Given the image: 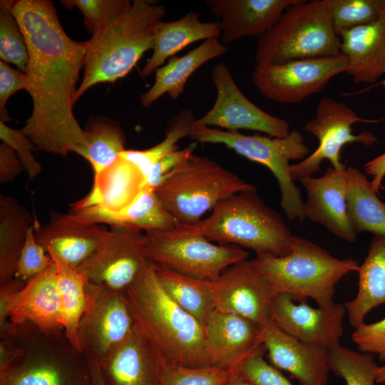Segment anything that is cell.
Instances as JSON below:
<instances>
[{"instance_id": "48", "label": "cell", "mask_w": 385, "mask_h": 385, "mask_svg": "<svg viewBox=\"0 0 385 385\" xmlns=\"http://www.w3.org/2000/svg\"><path fill=\"white\" fill-rule=\"evenodd\" d=\"M224 385H255L241 376L237 371H231V374Z\"/></svg>"}, {"instance_id": "13", "label": "cell", "mask_w": 385, "mask_h": 385, "mask_svg": "<svg viewBox=\"0 0 385 385\" xmlns=\"http://www.w3.org/2000/svg\"><path fill=\"white\" fill-rule=\"evenodd\" d=\"M347 58L333 56L293 60L279 64L255 65L252 79L264 97L292 104L322 91L335 76L347 72Z\"/></svg>"}, {"instance_id": "23", "label": "cell", "mask_w": 385, "mask_h": 385, "mask_svg": "<svg viewBox=\"0 0 385 385\" xmlns=\"http://www.w3.org/2000/svg\"><path fill=\"white\" fill-rule=\"evenodd\" d=\"M346 167H329L323 175L299 180L307 192L305 217L325 227L336 237L355 242L356 234L349 219L346 207Z\"/></svg>"}, {"instance_id": "33", "label": "cell", "mask_w": 385, "mask_h": 385, "mask_svg": "<svg viewBox=\"0 0 385 385\" xmlns=\"http://www.w3.org/2000/svg\"><path fill=\"white\" fill-rule=\"evenodd\" d=\"M46 251L56 266L62 326L69 342L80 350L77 328L86 305V276L67 265L53 251Z\"/></svg>"}, {"instance_id": "44", "label": "cell", "mask_w": 385, "mask_h": 385, "mask_svg": "<svg viewBox=\"0 0 385 385\" xmlns=\"http://www.w3.org/2000/svg\"><path fill=\"white\" fill-rule=\"evenodd\" d=\"M196 145L197 143L194 141L188 146L179 148L158 160L152 166L146 177L143 190H155L170 173L194 153Z\"/></svg>"}, {"instance_id": "8", "label": "cell", "mask_w": 385, "mask_h": 385, "mask_svg": "<svg viewBox=\"0 0 385 385\" xmlns=\"http://www.w3.org/2000/svg\"><path fill=\"white\" fill-rule=\"evenodd\" d=\"M207 156L192 154L155 190L165 208L183 225H193L224 198L255 190Z\"/></svg>"}, {"instance_id": "26", "label": "cell", "mask_w": 385, "mask_h": 385, "mask_svg": "<svg viewBox=\"0 0 385 385\" xmlns=\"http://www.w3.org/2000/svg\"><path fill=\"white\" fill-rule=\"evenodd\" d=\"M69 212L93 223L145 232L172 230L182 225L150 189L143 190L131 204L118 212L70 207Z\"/></svg>"}, {"instance_id": "17", "label": "cell", "mask_w": 385, "mask_h": 385, "mask_svg": "<svg viewBox=\"0 0 385 385\" xmlns=\"http://www.w3.org/2000/svg\"><path fill=\"white\" fill-rule=\"evenodd\" d=\"M214 309L245 317L260 328L272 321V304L277 294L270 284L252 266L240 261L210 281Z\"/></svg>"}, {"instance_id": "18", "label": "cell", "mask_w": 385, "mask_h": 385, "mask_svg": "<svg viewBox=\"0 0 385 385\" xmlns=\"http://www.w3.org/2000/svg\"><path fill=\"white\" fill-rule=\"evenodd\" d=\"M297 302L287 294H277L273 299L272 321L282 331L298 340L329 349L339 344L343 336L344 305L329 308Z\"/></svg>"}, {"instance_id": "2", "label": "cell", "mask_w": 385, "mask_h": 385, "mask_svg": "<svg viewBox=\"0 0 385 385\" xmlns=\"http://www.w3.org/2000/svg\"><path fill=\"white\" fill-rule=\"evenodd\" d=\"M89 361L63 328L12 324L1 334L0 385H91Z\"/></svg>"}, {"instance_id": "19", "label": "cell", "mask_w": 385, "mask_h": 385, "mask_svg": "<svg viewBox=\"0 0 385 385\" xmlns=\"http://www.w3.org/2000/svg\"><path fill=\"white\" fill-rule=\"evenodd\" d=\"M166 359L135 322L127 339L98 369L106 385H160Z\"/></svg>"}, {"instance_id": "42", "label": "cell", "mask_w": 385, "mask_h": 385, "mask_svg": "<svg viewBox=\"0 0 385 385\" xmlns=\"http://www.w3.org/2000/svg\"><path fill=\"white\" fill-rule=\"evenodd\" d=\"M0 138L16 152L30 179L41 173V166L33 155L35 145L22 129H14L0 121Z\"/></svg>"}, {"instance_id": "5", "label": "cell", "mask_w": 385, "mask_h": 385, "mask_svg": "<svg viewBox=\"0 0 385 385\" xmlns=\"http://www.w3.org/2000/svg\"><path fill=\"white\" fill-rule=\"evenodd\" d=\"M182 228L220 245H232L256 255L284 256L294 236L281 215L267 205L257 190L231 195L220 200L210 216Z\"/></svg>"}, {"instance_id": "22", "label": "cell", "mask_w": 385, "mask_h": 385, "mask_svg": "<svg viewBox=\"0 0 385 385\" xmlns=\"http://www.w3.org/2000/svg\"><path fill=\"white\" fill-rule=\"evenodd\" d=\"M260 327L234 314L213 309L203 324L204 342L210 366L235 370L262 346Z\"/></svg>"}, {"instance_id": "21", "label": "cell", "mask_w": 385, "mask_h": 385, "mask_svg": "<svg viewBox=\"0 0 385 385\" xmlns=\"http://www.w3.org/2000/svg\"><path fill=\"white\" fill-rule=\"evenodd\" d=\"M259 339L274 366L300 385H327L331 371L327 349L302 342L272 322L260 328Z\"/></svg>"}, {"instance_id": "32", "label": "cell", "mask_w": 385, "mask_h": 385, "mask_svg": "<svg viewBox=\"0 0 385 385\" xmlns=\"http://www.w3.org/2000/svg\"><path fill=\"white\" fill-rule=\"evenodd\" d=\"M157 278L166 293L202 326L214 309L210 281L200 279L155 265Z\"/></svg>"}, {"instance_id": "15", "label": "cell", "mask_w": 385, "mask_h": 385, "mask_svg": "<svg viewBox=\"0 0 385 385\" xmlns=\"http://www.w3.org/2000/svg\"><path fill=\"white\" fill-rule=\"evenodd\" d=\"M152 263L145 232L111 227L104 242L78 271L88 283L124 292Z\"/></svg>"}, {"instance_id": "43", "label": "cell", "mask_w": 385, "mask_h": 385, "mask_svg": "<svg viewBox=\"0 0 385 385\" xmlns=\"http://www.w3.org/2000/svg\"><path fill=\"white\" fill-rule=\"evenodd\" d=\"M351 339L359 351L377 354L381 361H385V317L381 320L363 323L351 334Z\"/></svg>"}, {"instance_id": "38", "label": "cell", "mask_w": 385, "mask_h": 385, "mask_svg": "<svg viewBox=\"0 0 385 385\" xmlns=\"http://www.w3.org/2000/svg\"><path fill=\"white\" fill-rule=\"evenodd\" d=\"M68 9L76 7L82 14L84 24L93 35L96 34L131 5L128 0H64Z\"/></svg>"}, {"instance_id": "7", "label": "cell", "mask_w": 385, "mask_h": 385, "mask_svg": "<svg viewBox=\"0 0 385 385\" xmlns=\"http://www.w3.org/2000/svg\"><path fill=\"white\" fill-rule=\"evenodd\" d=\"M339 53L340 38L323 0H299L257 38L255 60L262 66Z\"/></svg>"}, {"instance_id": "34", "label": "cell", "mask_w": 385, "mask_h": 385, "mask_svg": "<svg viewBox=\"0 0 385 385\" xmlns=\"http://www.w3.org/2000/svg\"><path fill=\"white\" fill-rule=\"evenodd\" d=\"M84 131L88 143L85 159L91 165L95 178L125 150V136L116 121L102 116L89 118Z\"/></svg>"}, {"instance_id": "35", "label": "cell", "mask_w": 385, "mask_h": 385, "mask_svg": "<svg viewBox=\"0 0 385 385\" xmlns=\"http://www.w3.org/2000/svg\"><path fill=\"white\" fill-rule=\"evenodd\" d=\"M330 370L346 385H376L379 366L374 354L336 344L327 349Z\"/></svg>"}, {"instance_id": "31", "label": "cell", "mask_w": 385, "mask_h": 385, "mask_svg": "<svg viewBox=\"0 0 385 385\" xmlns=\"http://www.w3.org/2000/svg\"><path fill=\"white\" fill-rule=\"evenodd\" d=\"M34 225L31 215L14 197L0 195V285L14 278L28 230Z\"/></svg>"}, {"instance_id": "4", "label": "cell", "mask_w": 385, "mask_h": 385, "mask_svg": "<svg viewBox=\"0 0 385 385\" xmlns=\"http://www.w3.org/2000/svg\"><path fill=\"white\" fill-rule=\"evenodd\" d=\"M165 7L147 0H135L130 6L88 41L84 73L73 103L92 86L114 83L125 76L143 54L153 48L157 25Z\"/></svg>"}, {"instance_id": "29", "label": "cell", "mask_w": 385, "mask_h": 385, "mask_svg": "<svg viewBox=\"0 0 385 385\" xmlns=\"http://www.w3.org/2000/svg\"><path fill=\"white\" fill-rule=\"evenodd\" d=\"M357 272V293L344 304L349 324L354 329L364 323V318L370 311L385 304V237L374 236L368 254Z\"/></svg>"}, {"instance_id": "47", "label": "cell", "mask_w": 385, "mask_h": 385, "mask_svg": "<svg viewBox=\"0 0 385 385\" xmlns=\"http://www.w3.org/2000/svg\"><path fill=\"white\" fill-rule=\"evenodd\" d=\"M364 168L366 174L372 177L371 184L373 190L379 192L385 177V153L367 162Z\"/></svg>"}, {"instance_id": "11", "label": "cell", "mask_w": 385, "mask_h": 385, "mask_svg": "<svg viewBox=\"0 0 385 385\" xmlns=\"http://www.w3.org/2000/svg\"><path fill=\"white\" fill-rule=\"evenodd\" d=\"M86 305L77 328L79 349L100 366L130 335L135 321L124 292L86 282Z\"/></svg>"}, {"instance_id": "30", "label": "cell", "mask_w": 385, "mask_h": 385, "mask_svg": "<svg viewBox=\"0 0 385 385\" xmlns=\"http://www.w3.org/2000/svg\"><path fill=\"white\" fill-rule=\"evenodd\" d=\"M346 175L347 213L353 230L356 234L369 232L385 237V202L361 170L347 167Z\"/></svg>"}, {"instance_id": "20", "label": "cell", "mask_w": 385, "mask_h": 385, "mask_svg": "<svg viewBox=\"0 0 385 385\" xmlns=\"http://www.w3.org/2000/svg\"><path fill=\"white\" fill-rule=\"evenodd\" d=\"M109 231L103 225L54 210L46 224L34 225L36 241L77 270L101 246Z\"/></svg>"}, {"instance_id": "49", "label": "cell", "mask_w": 385, "mask_h": 385, "mask_svg": "<svg viewBox=\"0 0 385 385\" xmlns=\"http://www.w3.org/2000/svg\"><path fill=\"white\" fill-rule=\"evenodd\" d=\"M91 374H92L91 385H106L102 378V376H101V374L98 367L92 364H91Z\"/></svg>"}, {"instance_id": "27", "label": "cell", "mask_w": 385, "mask_h": 385, "mask_svg": "<svg viewBox=\"0 0 385 385\" xmlns=\"http://www.w3.org/2000/svg\"><path fill=\"white\" fill-rule=\"evenodd\" d=\"M228 48L220 38H210L182 56L172 57L155 71L154 83L140 96L141 105L148 107L165 94L177 100L189 78L205 63L225 53Z\"/></svg>"}, {"instance_id": "16", "label": "cell", "mask_w": 385, "mask_h": 385, "mask_svg": "<svg viewBox=\"0 0 385 385\" xmlns=\"http://www.w3.org/2000/svg\"><path fill=\"white\" fill-rule=\"evenodd\" d=\"M9 322H30L46 330L63 328L54 262L26 282L14 278L0 285V326Z\"/></svg>"}, {"instance_id": "45", "label": "cell", "mask_w": 385, "mask_h": 385, "mask_svg": "<svg viewBox=\"0 0 385 385\" xmlns=\"http://www.w3.org/2000/svg\"><path fill=\"white\" fill-rule=\"evenodd\" d=\"M27 87L28 78L24 72L0 61V121L6 123L11 120L6 102L14 93L20 90L26 91Z\"/></svg>"}, {"instance_id": "40", "label": "cell", "mask_w": 385, "mask_h": 385, "mask_svg": "<svg viewBox=\"0 0 385 385\" xmlns=\"http://www.w3.org/2000/svg\"><path fill=\"white\" fill-rule=\"evenodd\" d=\"M265 353L262 344L233 371L255 385H294L279 369L265 359Z\"/></svg>"}, {"instance_id": "37", "label": "cell", "mask_w": 385, "mask_h": 385, "mask_svg": "<svg viewBox=\"0 0 385 385\" xmlns=\"http://www.w3.org/2000/svg\"><path fill=\"white\" fill-rule=\"evenodd\" d=\"M0 58L25 73L29 61L28 46L12 12L0 4Z\"/></svg>"}, {"instance_id": "39", "label": "cell", "mask_w": 385, "mask_h": 385, "mask_svg": "<svg viewBox=\"0 0 385 385\" xmlns=\"http://www.w3.org/2000/svg\"><path fill=\"white\" fill-rule=\"evenodd\" d=\"M231 371L209 366L190 367L167 361L160 385H224Z\"/></svg>"}, {"instance_id": "25", "label": "cell", "mask_w": 385, "mask_h": 385, "mask_svg": "<svg viewBox=\"0 0 385 385\" xmlns=\"http://www.w3.org/2000/svg\"><path fill=\"white\" fill-rule=\"evenodd\" d=\"M340 51L356 83H372L385 76V10L375 21L342 31Z\"/></svg>"}, {"instance_id": "41", "label": "cell", "mask_w": 385, "mask_h": 385, "mask_svg": "<svg viewBox=\"0 0 385 385\" xmlns=\"http://www.w3.org/2000/svg\"><path fill=\"white\" fill-rule=\"evenodd\" d=\"M34 225L28 230L14 277L26 282L42 272L53 262L46 249L36 241Z\"/></svg>"}, {"instance_id": "9", "label": "cell", "mask_w": 385, "mask_h": 385, "mask_svg": "<svg viewBox=\"0 0 385 385\" xmlns=\"http://www.w3.org/2000/svg\"><path fill=\"white\" fill-rule=\"evenodd\" d=\"M189 137L196 143L222 144L237 154L266 166L276 178L281 192V206L289 220H304V202L290 174V160L309 155L302 134L291 130L285 137L245 135L205 126L192 127Z\"/></svg>"}, {"instance_id": "28", "label": "cell", "mask_w": 385, "mask_h": 385, "mask_svg": "<svg viewBox=\"0 0 385 385\" xmlns=\"http://www.w3.org/2000/svg\"><path fill=\"white\" fill-rule=\"evenodd\" d=\"M198 11H190L174 21H161L156 26L153 54L140 71L148 77L188 45L199 41L220 38L219 22H202Z\"/></svg>"}, {"instance_id": "1", "label": "cell", "mask_w": 385, "mask_h": 385, "mask_svg": "<svg viewBox=\"0 0 385 385\" xmlns=\"http://www.w3.org/2000/svg\"><path fill=\"white\" fill-rule=\"evenodd\" d=\"M1 4L16 17L28 46L25 73L33 108L21 129L40 151L62 157L75 153L85 159L87 139L73 106L88 41H76L66 34L51 1H1Z\"/></svg>"}, {"instance_id": "46", "label": "cell", "mask_w": 385, "mask_h": 385, "mask_svg": "<svg viewBox=\"0 0 385 385\" xmlns=\"http://www.w3.org/2000/svg\"><path fill=\"white\" fill-rule=\"evenodd\" d=\"M24 168L16 152L7 144L0 145V183H9L16 180Z\"/></svg>"}, {"instance_id": "3", "label": "cell", "mask_w": 385, "mask_h": 385, "mask_svg": "<svg viewBox=\"0 0 385 385\" xmlns=\"http://www.w3.org/2000/svg\"><path fill=\"white\" fill-rule=\"evenodd\" d=\"M123 292L135 321L167 361L190 367L210 366L202 324L166 293L153 263Z\"/></svg>"}, {"instance_id": "14", "label": "cell", "mask_w": 385, "mask_h": 385, "mask_svg": "<svg viewBox=\"0 0 385 385\" xmlns=\"http://www.w3.org/2000/svg\"><path fill=\"white\" fill-rule=\"evenodd\" d=\"M211 78L217 93L215 103L204 115L196 118L192 127L249 130L278 138L291 132L287 121L264 111L241 92L225 63H218L212 68Z\"/></svg>"}, {"instance_id": "12", "label": "cell", "mask_w": 385, "mask_h": 385, "mask_svg": "<svg viewBox=\"0 0 385 385\" xmlns=\"http://www.w3.org/2000/svg\"><path fill=\"white\" fill-rule=\"evenodd\" d=\"M359 117L345 103L331 97L324 96L319 101L315 116L304 125V130L315 136L319 145L307 158L290 166L292 180L311 177L320 169L324 160H328L334 168L345 166L341 162V151L346 144L362 143L369 146L376 141V138L369 131L353 133L352 125L357 123H376Z\"/></svg>"}, {"instance_id": "24", "label": "cell", "mask_w": 385, "mask_h": 385, "mask_svg": "<svg viewBox=\"0 0 385 385\" xmlns=\"http://www.w3.org/2000/svg\"><path fill=\"white\" fill-rule=\"evenodd\" d=\"M299 0H207L218 19L220 41L226 44L244 37L259 38L277 21L283 12Z\"/></svg>"}, {"instance_id": "51", "label": "cell", "mask_w": 385, "mask_h": 385, "mask_svg": "<svg viewBox=\"0 0 385 385\" xmlns=\"http://www.w3.org/2000/svg\"><path fill=\"white\" fill-rule=\"evenodd\" d=\"M381 84H382L383 86H385V78H384V81L381 82Z\"/></svg>"}, {"instance_id": "36", "label": "cell", "mask_w": 385, "mask_h": 385, "mask_svg": "<svg viewBox=\"0 0 385 385\" xmlns=\"http://www.w3.org/2000/svg\"><path fill=\"white\" fill-rule=\"evenodd\" d=\"M335 33L376 21L385 10V0H323Z\"/></svg>"}, {"instance_id": "10", "label": "cell", "mask_w": 385, "mask_h": 385, "mask_svg": "<svg viewBox=\"0 0 385 385\" xmlns=\"http://www.w3.org/2000/svg\"><path fill=\"white\" fill-rule=\"evenodd\" d=\"M150 261L180 274L214 281L226 269L245 260L248 252L232 245H215L205 237L175 230L145 232Z\"/></svg>"}, {"instance_id": "6", "label": "cell", "mask_w": 385, "mask_h": 385, "mask_svg": "<svg viewBox=\"0 0 385 385\" xmlns=\"http://www.w3.org/2000/svg\"><path fill=\"white\" fill-rule=\"evenodd\" d=\"M254 269L276 294H287L296 302L310 298L318 307L329 308L336 286L347 274L357 272L353 259H338L304 237L294 236L292 250L284 256L256 255L250 260Z\"/></svg>"}, {"instance_id": "50", "label": "cell", "mask_w": 385, "mask_h": 385, "mask_svg": "<svg viewBox=\"0 0 385 385\" xmlns=\"http://www.w3.org/2000/svg\"><path fill=\"white\" fill-rule=\"evenodd\" d=\"M382 366H379L377 375H376V384H385V361Z\"/></svg>"}]
</instances>
